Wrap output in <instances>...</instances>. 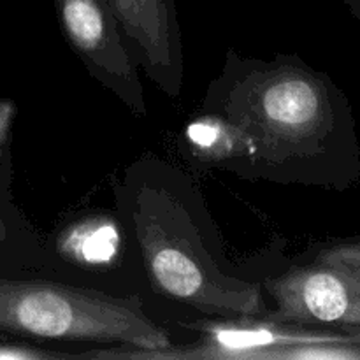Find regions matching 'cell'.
Instances as JSON below:
<instances>
[{
  "mask_svg": "<svg viewBox=\"0 0 360 360\" xmlns=\"http://www.w3.org/2000/svg\"><path fill=\"white\" fill-rule=\"evenodd\" d=\"M116 214L141 274L164 301L204 320H257L269 309L262 280L285 264L278 250L234 262L192 176L151 153L127 165L115 185Z\"/></svg>",
  "mask_w": 360,
  "mask_h": 360,
  "instance_id": "cell-1",
  "label": "cell"
},
{
  "mask_svg": "<svg viewBox=\"0 0 360 360\" xmlns=\"http://www.w3.org/2000/svg\"><path fill=\"white\" fill-rule=\"evenodd\" d=\"M200 108L250 134L257 148L250 181L343 190L359 179L350 104L327 74L299 55L260 60L229 49Z\"/></svg>",
  "mask_w": 360,
  "mask_h": 360,
  "instance_id": "cell-2",
  "label": "cell"
},
{
  "mask_svg": "<svg viewBox=\"0 0 360 360\" xmlns=\"http://www.w3.org/2000/svg\"><path fill=\"white\" fill-rule=\"evenodd\" d=\"M0 330L49 341L112 345L102 359H150L171 333L137 294H112L55 278H0Z\"/></svg>",
  "mask_w": 360,
  "mask_h": 360,
  "instance_id": "cell-3",
  "label": "cell"
},
{
  "mask_svg": "<svg viewBox=\"0 0 360 360\" xmlns=\"http://www.w3.org/2000/svg\"><path fill=\"white\" fill-rule=\"evenodd\" d=\"M65 41L91 79L136 116H148L144 86L109 0H53Z\"/></svg>",
  "mask_w": 360,
  "mask_h": 360,
  "instance_id": "cell-4",
  "label": "cell"
},
{
  "mask_svg": "<svg viewBox=\"0 0 360 360\" xmlns=\"http://www.w3.org/2000/svg\"><path fill=\"white\" fill-rule=\"evenodd\" d=\"M137 65L165 95L185 81L183 34L174 0H109Z\"/></svg>",
  "mask_w": 360,
  "mask_h": 360,
  "instance_id": "cell-5",
  "label": "cell"
},
{
  "mask_svg": "<svg viewBox=\"0 0 360 360\" xmlns=\"http://www.w3.org/2000/svg\"><path fill=\"white\" fill-rule=\"evenodd\" d=\"M46 248L48 274L65 276L74 283L81 280V285H88L94 278L105 281L109 276L130 274L123 269V262H129L134 252L116 213L90 214L69 221L46 239Z\"/></svg>",
  "mask_w": 360,
  "mask_h": 360,
  "instance_id": "cell-6",
  "label": "cell"
},
{
  "mask_svg": "<svg viewBox=\"0 0 360 360\" xmlns=\"http://www.w3.org/2000/svg\"><path fill=\"white\" fill-rule=\"evenodd\" d=\"M178 153L199 171H225L250 179L257 148L238 122L200 108L179 129Z\"/></svg>",
  "mask_w": 360,
  "mask_h": 360,
  "instance_id": "cell-7",
  "label": "cell"
},
{
  "mask_svg": "<svg viewBox=\"0 0 360 360\" xmlns=\"http://www.w3.org/2000/svg\"><path fill=\"white\" fill-rule=\"evenodd\" d=\"M14 116H16V104L9 98H0V158L6 153Z\"/></svg>",
  "mask_w": 360,
  "mask_h": 360,
  "instance_id": "cell-8",
  "label": "cell"
}]
</instances>
